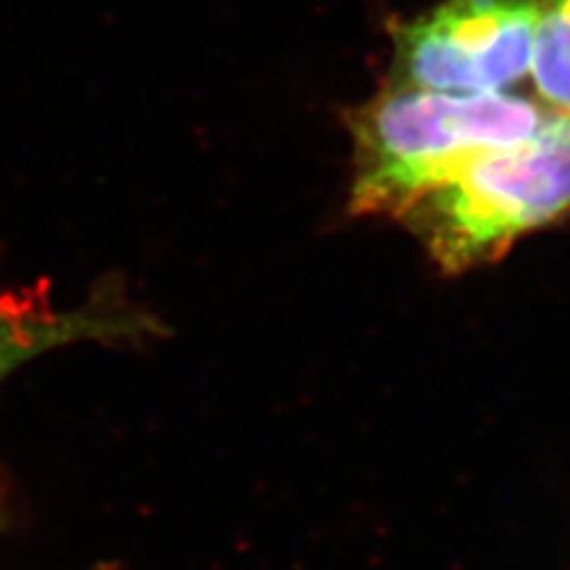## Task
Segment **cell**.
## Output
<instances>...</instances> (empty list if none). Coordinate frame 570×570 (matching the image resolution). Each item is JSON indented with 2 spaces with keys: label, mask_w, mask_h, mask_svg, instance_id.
<instances>
[{
  "label": "cell",
  "mask_w": 570,
  "mask_h": 570,
  "mask_svg": "<svg viewBox=\"0 0 570 570\" xmlns=\"http://www.w3.org/2000/svg\"><path fill=\"white\" fill-rule=\"evenodd\" d=\"M159 331L157 321L121 295L98 288L83 305L60 309L46 285L0 291V381L33 356L75 343H131Z\"/></svg>",
  "instance_id": "obj_4"
},
{
  "label": "cell",
  "mask_w": 570,
  "mask_h": 570,
  "mask_svg": "<svg viewBox=\"0 0 570 570\" xmlns=\"http://www.w3.org/2000/svg\"><path fill=\"white\" fill-rule=\"evenodd\" d=\"M400 219L448 276L483 269L570 219V115L554 112L519 146L473 159Z\"/></svg>",
  "instance_id": "obj_2"
},
{
  "label": "cell",
  "mask_w": 570,
  "mask_h": 570,
  "mask_svg": "<svg viewBox=\"0 0 570 570\" xmlns=\"http://www.w3.org/2000/svg\"><path fill=\"white\" fill-rule=\"evenodd\" d=\"M554 115L519 94H444L387 81L350 115V209L400 219L473 159L519 146Z\"/></svg>",
  "instance_id": "obj_1"
},
{
  "label": "cell",
  "mask_w": 570,
  "mask_h": 570,
  "mask_svg": "<svg viewBox=\"0 0 570 570\" xmlns=\"http://www.w3.org/2000/svg\"><path fill=\"white\" fill-rule=\"evenodd\" d=\"M530 75L534 98L570 115V0H538Z\"/></svg>",
  "instance_id": "obj_5"
},
{
  "label": "cell",
  "mask_w": 570,
  "mask_h": 570,
  "mask_svg": "<svg viewBox=\"0 0 570 570\" xmlns=\"http://www.w3.org/2000/svg\"><path fill=\"white\" fill-rule=\"evenodd\" d=\"M538 0H442L392 31L390 81L444 94H504L532 67Z\"/></svg>",
  "instance_id": "obj_3"
}]
</instances>
